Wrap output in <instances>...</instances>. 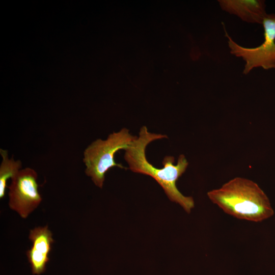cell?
Returning a JSON list of instances; mask_svg holds the SVG:
<instances>
[{
  "instance_id": "cell-2",
  "label": "cell",
  "mask_w": 275,
  "mask_h": 275,
  "mask_svg": "<svg viewBox=\"0 0 275 275\" xmlns=\"http://www.w3.org/2000/svg\"><path fill=\"white\" fill-rule=\"evenodd\" d=\"M209 199L226 213L238 219L261 222L274 215L270 200L254 181L235 177L207 193Z\"/></svg>"
},
{
  "instance_id": "cell-6",
  "label": "cell",
  "mask_w": 275,
  "mask_h": 275,
  "mask_svg": "<svg viewBox=\"0 0 275 275\" xmlns=\"http://www.w3.org/2000/svg\"><path fill=\"white\" fill-rule=\"evenodd\" d=\"M29 238L32 242L26 254L33 274L40 275L46 269L49 255L54 242L52 234L47 225L31 229Z\"/></svg>"
},
{
  "instance_id": "cell-5",
  "label": "cell",
  "mask_w": 275,
  "mask_h": 275,
  "mask_svg": "<svg viewBox=\"0 0 275 275\" xmlns=\"http://www.w3.org/2000/svg\"><path fill=\"white\" fill-rule=\"evenodd\" d=\"M38 174L30 168L21 169L11 178L9 188V206L25 219L40 204L42 199L38 190Z\"/></svg>"
},
{
  "instance_id": "cell-7",
  "label": "cell",
  "mask_w": 275,
  "mask_h": 275,
  "mask_svg": "<svg viewBox=\"0 0 275 275\" xmlns=\"http://www.w3.org/2000/svg\"><path fill=\"white\" fill-rule=\"evenodd\" d=\"M221 8L249 23L262 24L267 13L262 0H219Z\"/></svg>"
},
{
  "instance_id": "cell-1",
  "label": "cell",
  "mask_w": 275,
  "mask_h": 275,
  "mask_svg": "<svg viewBox=\"0 0 275 275\" xmlns=\"http://www.w3.org/2000/svg\"><path fill=\"white\" fill-rule=\"evenodd\" d=\"M164 138H167L166 135L149 132L147 126H142L140 129L139 136L125 150L124 159L129 170L134 173L151 177L162 188L170 201L178 204L187 213H189L195 207L194 199L183 195L176 184L188 166L185 155L180 154L176 164H174V156H165L162 162V168L155 167L146 157L147 146L154 141Z\"/></svg>"
},
{
  "instance_id": "cell-3",
  "label": "cell",
  "mask_w": 275,
  "mask_h": 275,
  "mask_svg": "<svg viewBox=\"0 0 275 275\" xmlns=\"http://www.w3.org/2000/svg\"><path fill=\"white\" fill-rule=\"evenodd\" d=\"M136 138L130 133L128 129L123 128L109 134L105 140L97 139L85 149L83 154L85 173L96 186L102 188L105 174L111 168L117 167L127 169L116 162L115 154L120 150L128 148Z\"/></svg>"
},
{
  "instance_id": "cell-8",
  "label": "cell",
  "mask_w": 275,
  "mask_h": 275,
  "mask_svg": "<svg viewBox=\"0 0 275 275\" xmlns=\"http://www.w3.org/2000/svg\"><path fill=\"white\" fill-rule=\"evenodd\" d=\"M2 161L0 165V198L3 199L6 193L7 181L13 177L21 169L20 160H15L13 157L9 158L7 150L1 149Z\"/></svg>"
},
{
  "instance_id": "cell-4",
  "label": "cell",
  "mask_w": 275,
  "mask_h": 275,
  "mask_svg": "<svg viewBox=\"0 0 275 275\" xmlns=\"http://www.w3.org/2000/svg\"><path fill=\"white\" fill-rule=\"evenodd\" d=\"M262 24L264 29V42L253 48L242 47L228 35L223 25L231 54L241 57L245 61L243 73L246 74L254 68L275 69V14H267Z\"/></svg>"
}]
</instances>
